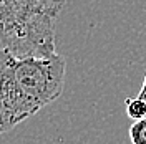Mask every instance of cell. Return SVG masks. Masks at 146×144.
I'll return each instance as SVG.
<instances>
[{"label": "cell", "mask_w": 146, "mask_h": 144, "mask_svg": "<svg viewBox=\"0 0 146 144\" xmlns=\"http://www.w3.org/2000/svg\"><path fill=\"white\" fill-rule=\"evenodd\" d=\"M66 63L58 53L17 56L0 50V134L60 98Z\"/></svg>", "instance_id": "6da1fadb"}, {"label": "cell", "mask_w": 146, "mask_h": 144, "mask_svg": "<svg viewBox=\"0 0 146 144\" xmlns=\"http://www.w3.org/2000/svg\"><path fill=\"white\" fill-rule=\"evenodd\" d=\"M66 0H0V43L17 56L56 53L55 25Z\"/></svg>", "instance_id": "7a4b0ae2"}, {"label": "cell", "mask_w": 146, "mask_h": 144, "mask_svg": "<svg viewBox=\"0 0 146 144\" xmlns=\"http://www.w3.org/2000/svg\"><path fill=\"white\" fill-rule=\"evenodd\" d=\"M126 104V114L131 119H141L146 116V99L138 96V98H128L125 101Z\"/></svg>", "instance_id": "3957f363"}, {"label": "cell", "mask_w": 146, "mask_h": 144, "mask_svg": "<svg viewBox=\"0 0 146 144\" xmlns=\"http://www.w3.org/2000/svg\"><path fill=\"white\" fill-rule=\"evenodd\" d=\"M129 139L135 144H146V116L136 119L129 127Z\"/></svg>", "instance_id": "277c9868"}, {"label": "cell", "mask_w": 146, "mask_h": 144, "mask_svg": "<svg viewBox=\"0 0 146 144\" xmlns=\"http://www.w3.org/2000/svg\"><path fill=\"white\" fill-rule=\"evenodd\" d=\"M138 96H141V98L146 99V76H145V81H143V85H141V90H139V94Z\"/></svg>", "instance_id": "5b68a950"}]
</instances>
